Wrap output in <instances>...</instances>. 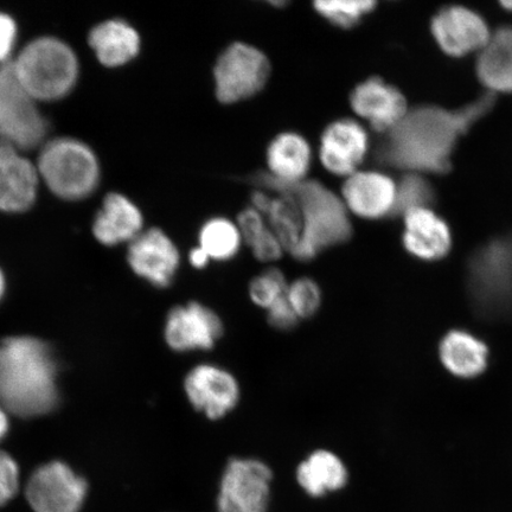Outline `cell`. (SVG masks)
<instances>
[{"label": "cell", "instance_id": "obj_15", "mask_svg": "<svg viewBox=\"0 0 512 512\" xmlns=\"http://www.w3.org/2000/svg\"><path fill=\"white\" fill-rule=\"evenodd\" d=\"M435 42L445 54L462 57L482 50L491 34L485 19L465 6H447L432 19Z\"/></svg>", "mask_w": 512, "mask_h": 512}, {"label": "cell", "instance_id": "obj_27", "mask_svg": "<svg viewBox=\"0 0 512 512\" xmlns=\"http://www.w3.org/2000/svg\"><path fill=\"white\" fill-rule=\"evenodd\" d=\"M245 245L236 221L224 216L210 217L198 232V245L211 261L227 262L239 255Z\"/></svg>", "mask_w": 512, "mask_h": 512}, {"label": "cell", "instance_id": "obj_38", "mask_svg": "<svg viewBox=\"0 0 512 512\" xmlns=\"http://www.w3.org/2000/svg\"><path fill=\"white\" fill-rule=\"evenodd\" d=\"M9 431V420L8 415L2 407H0V440L5 437V434Z\"/></svg>", "mask_w": 512, "mask_h": 512}, {"label": "cell", "instance_id": "obj_30", "mask_svg": "<svg viewBox=\"0 0 512 512\" xmlns=\"http://www.w3.org/2000/svg\"><path fill=\"white\" fill-rule=\"evenodd\" d=\"M288 281L278 268L270 267L251 280L248 296L255 306L267 311L286 296Z\"/></svg>", "mask_w": 512, "mask_h": 512}, {"label": "cell", "instance_id": "obj_31", "mask_svg": "<svg viewBox=\"0 0 512 512\" xmlns=\"http://www.w3.org/2000/svg\"><path fill=\"white\" fill-rule=\"evenodd\" d=\"M285 297L300 320L317 315L323 304L322 288L316 280L309 277L288 283Z\"/></svg>", "mask_w": 512, "mask_h": 512}, {"label": "cell", "instance_id": "obj_12", "mask_svg": "<svg viewBox=\"0 0 512 512\" xmlns=\"http://www.w3.org/2000/svg\"><path fill=\"white\" fill-rule=\"evenodd\" d=\"M223 334L219 313L195 300L172 307L165 319V343L179 354L214 349Z\"/></svg>", "mask_w": 512, "mask_h": 512}, {"label": "cell", "instance_id": "obj_23", "mask_svg": "<svg viewBox=\"0 0 512 512\" xmlns=\"http://www.w3.org/2000/svg\"><path fill=\"white\" fill-rule=\"evenodd\" d=\"M88 42L99 61L107 67L123 66L137 57L142 48L137 29L120 18L96 25L89 32Z\"/></svg>", "mask_w": 512, "mask_h": 512}, {"label": "cell", "instance_id": "obj_1", "mask_svg": "<svg viewBox=\"0 0 512 512\" xmlns=\"http://www.w3.org/2000/svg\"><path fill=\"white\" fill-rule=\"evenodd\" d=\"M494 105L495 95L486 93L457 111L437 106L408 110L398 125L383 134L377 159L409 174H445L459 138Z\"/></svg>", "mask_w": 512, "mask_h": 512}, {"label": "cell", "instance_id": "obj_34", "mask_svg": "<svg viewBox=\"0 0 512 512\" xmlns=\"http://www.w3.org/2000/svg\"><path fill=\"white\" fill-rule=\"evenodd\" d=\"M236 224L240 229L243 243L247 246L251 245L268 226L265 216L251 206L240 211Z\"/></svg>", "mask_w": 512, "mask_h": 512}, {"label": "cell", "instance_id": "obj_28", "mask_svg": "<svg viewBox=\"0 0 512 512\" xmlns=\"http://www.w3.org/2000/svg\"><path fill=\"white\" fill-rule=\"evenodd\" d=\"M374 0H317L313 9L317 14L339 29H352L374 11Z\"/></svg>", "mask_w": 512, "mask_h": 512}, {"label": "cell", "instance_id": "obj_29", "mask_svg": "<svg viewBox=\"0 0 512 512\" xmlns=\"http://www.w3.org/2000/svg\"><path fill=\"white\" fill-rule=\"evenodd\" d=\"M434 198L432 185L425 177L420 174H408L396 188L393 216H405L409 211L430 208Z\"/></svg>", "mask_w": 512, "mask_h": 512}, {"label": "cell", "instance_id": "obj_11", "mask_svg": "<svg viewBox=\"0 0 512 512\" xmlns=\"http://www.w3.org/2000/svg\"><path fill=\"white\" fill-rule=\"evenodd\" d=\"M183 390L191 407L211 421L226 418L241 399L239 380L213 363L192 367L184 377Z\"/></svg>", "mask_w": 512, "mask_h": 512}, {"label": "cell", "instance_id": "obj_35", "mask_svg": "<svg viewBox=\"0 0 512 512\" xmlns=\"http://www.w3.org/2000/svg\"><path fill=\"white\" fill-rule=\"evenodd\" d=\"M267 322L278 331H291L299 324L300 319L288 304L286 297L280 299L267 311Z\"/></svg>", "mask_w": 512, "mask_h": 512}, {"label": "cell", "instance_id": "obj_2", "mask_svg": "<svg viewBox=\"0 0 512 512\" xmlns=\"http://www.w3.org/2000/svg\"><path fill=\"white\" fill-rule=\"evenodd\" d=\"M53 349L41 339L21 336L0 341V407L19 418L48 414L59 402Z\"/></svg>", "mask_w": 512, "mask_h": 512}, {"label": "cell", "instance_id": "obj_37", "mask_svg": "<svg viewBox=\"0 0 512 512\" xmlns=\"http://www.w3.org/2000/svg\"><path fill=\"white\" fill-rule=\"evenodd\" d=\"M188 261L190 266L198 271L207 268L211 262L209 255L200 246L191 249L188 254Z\"/></svg>", "mask_w": 512, "mask_h": 512}, {"label": "cell", "instance_id": "obj_19", "mask_svg": "<svg viewBox=\"0 0 512 512\" xmlns=\"http://www.w3.org/2000/svg\"><path fill=\"white\" fill-rule=\"evenodd\" d=\"M405 232L402 242L406 251L422 261L445 258L452 248L448 224L430 208L409 211L403 216Z\"/></svg>", "mask_w": 512, "mask_h": 512}, {"label": "cell", "instance_id": "obj_18", "mask_svg": "<svg viewBox=\"0 0 512 512\" xmlns=\"http://www.w3.org/2000/svg\"><path fill=\"white\" fill-rule=\"evenodd\" d=\"M40 174L21 150L0 140V211L22 213L36 201Z\"/></svg>", "mask_w": 512, "mask_h": 512}, {"label": "cell", "instance_id": "obj_32", "mask_svg": "<svg viewBox=\"0 0 512 512\" xmlns=\"http://www.w3.org/2000/svg\"><path fill=\"white\" fill-rule=\"evenodd\" d=\"M18 489V465L10 454L0 451V508L14 499Z\"/></svg>", "mask_w": 512, "mask_h": 512}, {"label": "cell", "instance_id": "obj_39", "mask_svg": "<svg viewBox=\"0 0 512 512\" xmlns=\"http://www.w3.org/2000/svg\"><path fill=\"white\" fill-rule=\"evenodd\" d=\"M4 291H5V279H4L3 272L0 271V299H2Z\"/></svg>", "mask_w": 512, "mask_h": 512}, {"label": "cell", "instance_id": "obj_10", "mask_svg": "<svg viewBox=\"0 0 512 512\" xmlns=\"http://www.w3.org/2000/svg\"><path fill=\"white\" fill-rule=\"evenodd\" d=\"M88 484L67 464L51 462L38 467L25 485V498L34 512H80Z\"/></svg>", "mask_w": 512, "mask_h": 512}, {"label": "cell", "instance_id": "obj_33", "mask_svg": "<svg viewBox=\"0 0 512 512\" xmlns=\"http://www.w3.org/2000/svg\"><path fill=\"white\" fill-rule=\"evenodd\" d=\"M248 247L254 258L264 264H273L285 254L283 245L268 226Z\"/></svg>", "mask_w": 512, "mask_h": 512}, {"label": "cell", "instance_id": "obj_14", "mask_svg": "<svg viewBox=\"0 0 512 512\" xmlns=\"http://www.w3.org/2000/svg\"><path fill=\"white\" fill-rule=\"evenodd\" d=\"M128 265L147 283L157 288L174 284L182 255L174 240L160 228L143 230L128 243Z\"/></svg>", "mask_w": 512, "mask_h": 512}, {"label": "cell", "instance_id": "obj_4", "mask_svg": "<svg viewBox=\"0 0 512 512\" xmlns=\"http://www.w3.org/2000/svg\"><path fill=\"white\" fill-rule=\"evenodd\" d=\"M467 293L484 319H512V233L497 236L476 249L467 261Z\"/></svg>", "mask_w": 512, "mask_h": 512}, {"label": "cell", "instance_id": "obj_6", "mask_svg": "<svg viewBox=\"0 0 512 512\" xmlns=\"http://www.w3.org/2000/svg\"><path fill=\"white\" fill-rule=\"evenodd\" d=\"M37 170L49 189L66 200L87 197L99 182L94 152L73 138H56L44 145Z\"/></svg>", "mask_w": 512, "mask_h": 512}, {"label": "cell", "instance_id": "obj_20", "mask_svg": "<svg viewBox=\"0 0 512 512\" xmlns=\"http://www.w3.org/2000/svg\"><path fill=\"white\" fill-rule=\"evenodd\" d=\"M313 162L312 146L302 133L284 131L274 136L266 149V174L285 183L309 178Z\"/></svg>", "mask_w": 512, "mask_h": 512}, {"label": "cell", "instance_id": "obj_17", "mask_svg": "<svg viewBox=\"0 0 512 512\" xmlns=\"http://www.w3.org/2000/svg\"><path fill=\"white\" fill-rule=\"evenodd\" d=\"M396 188L393 179L382 172L358 170L345 178L339 195L350 215L381 220L394 213Z\"/></svg>", "mask_w": 512, "mask_h": 512}, {"label": "cell", "instance_id": "obj_5", "mask_svg": "<svg viewBox=\"0 0 512 512\" xmlns=\"http://www.w3.org/2000/svg\"><path fill=\"white\" fill-rule=\"evenodd\" d=\"M12 64L19 82L35 100L62 98L78 79L79 64L74 51L55 37L31 41Z\"/></svg>", "mask_w": 512, "mask_h": 512}, {"label": "cell", "instance_id": "obj_16", "mask_svg": "<svg viewBox=\"0 0 512 512\" xmlns=\"http://www.w3.org/2000/svg\"><path fill=\"white\" fill-rule=\"evenodd\" d=\"M349 102L357 117L366 120L381 134L392 130L408 112L405 95L380 76H371L358 83L349 95Z\"/></svg>", "mask_w": 512, "mask_h": 512}, {"label": "cell", "instance_id": "obj_36", "mask_svg": "<svg viewBox=\"0 0 512 512\" xmlns=\"http://www.w3.org/2000/svg\"><path fill=\"white\" fill-rule=\"evenodd\" d=\"M17 36V25L9 15L0 12V63L8 62V57L14 49Z\"/></svg>", "mask_w": 512, "mask_h": 512}, {"label": "cell", "instance_id": "obj_40", "mask_svg": "<svg viewBox=\"0 0 512 512\" xmlns=\"http://www.w3.org/2000/svg\"><path fill=\"white\" fill-rule=\"evenodd\" d=\"M272 6H277V8H284V6L287 5V2H284V0H273V2H270Z\"/></svg>", "mask_w": 512, "mask_h": 512}, {"label": "cell", "instance_id": "obj_3", "mask_svg": "<svg viewBox=\"0 0 512 512\" xmlns=\"http://www.w3.org/2000/svg\"><path fill=\"white\" fill-rule=\"evenodd\" d=\"M251 182L261 189L280 188L290 191L302 208L304 233L302 242L292 253L300 262L315 260L330 248L351 240L354 227L341 195L319 179L285 183L268 176L265 171L253 175Z\"/></svg>", "mask_w": 512, "mask_h": 512}, {"label": "cell", "instance_id": "obj_26", "mask_svg": "<svg viewBox=\"0 0 512 512\" xmlns=\"http://www.w3.org/2000/svg\"><path fill=\"white\" fill-rule=\"evenodd\" d=\"M261 189V188H260ZM270 192V201L262 215L268 227L277 236L285 253L292 255L300 245L304 233L302 208L290 191L280 188L265 189Z\"/></svg>", "mask_w": 512, "mask_h": 512}, {"label": "cell", "instance_id": "obj_9", "mask_svg": "<svg viewBox=\"0 0 512 512\" xmlns=\"http://www.w3.org/2000/svg\"><path fill=\"white\" fill-rule=\"evenodd\" d=\"M273 471L256 458H232L222 472L216 497L217 512H268Z\"/></svg>", "mask_w": 512, "mask_h": 512}, {"label": "cell", "instance_id": "obj_21", "mask_svg": "<svg viewBox=\"0 0 512 512\" xmlns=\"http://www.w3.org/2000/svg\"><path fill=\"white\" fill-rule=\"evenodd\" d=\"M144 230L142 211L130 198L118 192H111L104 198L102 207L95 217L93 233L106 246L130 243Z\"/></svg>", "mask_w": 512, "mask_h": 512}, {"label": "cell", "instance_id": "obj_22", "mask_svg": "<svg viewBox=\"0 0 512 512\" xmlns=\"http://www.w3.org/2000/svg\"><path fill=\"white\" fill-rule=\"evenodd\" d=\"M296 479L307 496L323 498L348 485L349 470L338 454L319 448L299 463Z\"/></svg>", "mask_w": 512, "mask_h": 512}, {"label": "cell", "instance_id": "obj_24", "mask_svg": "<svg viewBox=\"0 0 512 512\" xmlns=\"http://www.w3.org/2000/svg\"><path fill=\"white\" fill-rule=\"evenodd\" d=\"M439 356L448 373L459 379H475L488 367L489 349L470 332L453 330L441 339Z\"/></svg>", "mask_w": 512, "mask_h": 512}, {"label": "cell", "instance_id": "obj_41", "mask_svg": "<svg viewBox=\"0 0 512 512\" xmlns=\"http://www.w3.org/2000/svg\"><path fill=\"white\" fill-rule=\"evenodd\" d=\"M502 6L505 10L512 11V2H502Z\"/></svg>", "mask_w": 512, "mask_h": 512}, {"label": "cell", "instance_id": "obj_25", "mask_svg": "<svg viewBox=\"0 0 512 512\" xmlns=\"http://www.w3.org/2000/svg\"><path fill=\"white\" fill-rule=\"evenodd\" d=\"M476 72L489 93H512V27H503L491 35L479 51Z\"/></svg>", "mask_w": 512, "mask_h": 512}, {"label": "cell", "instance_id": "obj_7", "mask_svg": "<svg viewBox=\"0 0 512 512\" xmlns=\"http://www.w3.org/2000/svg\"><path fill=\"white\" fill-rule=\"evenodd\" d=\"M271 74L272 63L264 50L251 43L232 42L214 63L215 98L223 105L252 99L264 91Z\"/></svg>", "mask_w": 512, "mask_h": 512}, {"label": "cell", "instance_id": "obj_13", "mask_svg": "<svg viewBox=\"0 0 512 512\" xmlns=\"http://www.w3.org/2000/svg\"><path fill=\"white\" fill-rule=\"evenodd\" d=\"M369 149L366 127L355 119L338 118L320 133L317 155L326 172L347 178L360 170Z\"/></svg>", "mask_w": 512, "mask_h": 512}, {"label": "cell", "instance_id": "obj_8", "mask_svg": "<svg viewBox=\"0 0 512 512\" xmlns=\"http://www.w3.org/2000/svg\"><path fill=\"white\" fill-rule=\"evenodd\" d=\"M47 132V120L19 82L12 61L0 64V140L21 151L31 150Z\"/></svg>", "mask_w": 512, "mask_h": 512}]
</instances>
